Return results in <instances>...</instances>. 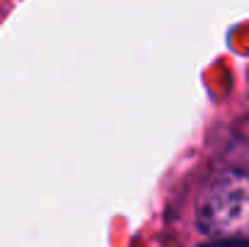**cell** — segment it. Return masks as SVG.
Instances as JSON below:
<instances>
[{"instance_id":"obj_1","label":"cell","mask_w":249,"mask_h":247,"mask_svg":"<svg viewBox=\"0 0 249 247\" xmlns=\"http://www.w3.org/2000/svg\"><path fill=\"white\" fill-rule=\"evenodd\" d=\"M196 228L213 240H232L249 235V174L242 170L220 172L208 187Z\"/></svg>"}]
</instances>
